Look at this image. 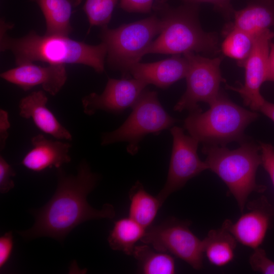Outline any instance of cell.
I'll list each match as a JSON object with an SVG mask.
<instances>
[{
    "label": "cell",
    "mask_w": 274,
    "mask_h": 274,
    "mask_svg": "<svg viewBox=\"0 0 274 274\" xmlns=\"http://www.w3.org/2000/svg\"><path fill=\"white\" fill-rule=\"evenodd\" d=\"M57 186L50 200L43 207L31 211L33 225L18 233L26 239L47 236L62 242L80 224L90 220L113 219L114 207L105 203L100 210L91 207L87 196L95 187L99 175L92 172L87 161H81L76 175H67L57 169Z\"/></svg>",
    "instance_id": "cell-1"
},
{
    "label": "cell",
    "mask_w": 274,
    "mask_h": 274,
    "mask_svg": "<svg viewBox=\"0 0 274 274\" xmlns=\"http://www.w3.org/2000/svg\"><path fill=\"white\" fill-rule=\"evenodd\" d=\"M7 27L3 23L1 50L11 51L17 65L40 61L54 65L84 64L93 68L98 73L105 71L107 49L103 42L91 45L73 40L68 36H42L34 30L21 38H14L7 35Z\"/></svg>",
    "instance_id": "cell-2"
},
{
    "label": "cell",
    "mask_w": 274,
    "mask_h": 274,
    "mask_svg": "<svg viewBox=\"0 0 274 274\" xmlns=\"http://www.w3.org/2000/svg\"><path fill=\"white\" fill-rule=\"evenodd\" d=\"M152 9L162 20L163 27L157 38L147 49L145 55L218 52L217 35L204 31L199 24L197 4L187 3L172 8L166 2L155 1Z\"/></svg>",
    "instance_id": "cell-3"
},
{
    "label": "cell",
    "mask_w": 274,
    "mask_h": 274,
    "mask_svg": "<svg viewBox=\"0 0 274 274\" xmlns=\"http://www.w3.org/2000/svg\"><path fill=\"white\" fill-rule=\"evenodd\" d=\"M209 106L204 112L201 109L189 112L184 124L190 135L203 145L226 146L232 142H243L246 128L259 116L222 92Z\"/></svg>",
    "instance_id": "cell-4"
},
{
    "label": "cell",
    "mask_w": 274,
    "mask_h": 274,
    "mask_svg": "<svg viewBox=\"0 0 274 274\" xmlns=\"http://www.w3.org/2000/svg\"><path fill=\"white\" fill-rule=\"evenodd\" d=\"M202 152L206 155L209 169L226 185L242 213L252 192L264 191V187L256 181L257 169L262 164L259 145L244 141L233 150L226 146L203 145Z\"/></svg>",
    "instance_id": "cell-5"
},
{
    "label": "cell",
    "mask_w": 274,
    "mask_h": 274,
    "mask_svg": "<svg viewBox=\"0 0 274 274\" xmlns=\"http://www.w3.org/2000/svg\"><path fill=\"white\" fill-rule=\"evenodd\" d=\"M163 27V22L156 13L116 28H109L108 25L101 27L100 38L107 46L109 66L120 71L124 77L129 75L131 67L140 62Z\"/></svg>",
    "instance_id": "cell-6"
},
{
    "label": "cell",
    "mask_w": 274,
    "mask_h": 274,
    "mask_svg": "<svg viewBox=\"0 0 274 274\" xmlns=\"http://www.w3.org/2000/svg\"><path fill=\"white\" fill-rule=\"evenodd\" d=\"M131 108V114L119 127L102 134L101 145L125 142L128 143V153L134 155L146 135L157 134L177 121L164 109L155 91L145 89Z\"/></svg>",
    "instance_id": "cell-7"
},
{
    "label": "cell",
    "mask_w": 274,
    "mask_h": 274,
    "mask_svg": "<svg viewBox=\"0 0 274 274\" xmlns=\"http://www.w3.org/2000/svg\"><path fill=\"white\" fill-rule=\"evenodd\" d=\"M190 222L175 218L148 228L141 240L156 250L169 253L195 269L202 268L203 241L190 229Z\"/></svg>",
    "instance_id": "cell-8"
},
{
    "label": "cell",
    "mask_w": 274,
    "mask_h": 274,
    "mask_svg": "<svg viewBox=\"0 0 274 274\" xmlns=\"http://www.w3.org/2000/svg\"><path fill=\"white\" fill-rule=\"evenodd\" d=\"M183 55L188 63L185 77L187 87L174 110L178 112H191L201 109L198 104L199 102L209 105L221 92L220 84L224 81L220 68L222 58H207L193 52Z\"/></svg>",
    "instance_id": "cell-9"
},
{
    "label": "cell",
    "mask_w": 274,
    "mask_h": 274,
    "mask_svg": "<svg viewBox=\"0 0 274 274\" xmlns=\"http://www.w3.org/2000/svg\"><path fill=\"white\" fill-rule=\"evenodd\" d=\"M173 148L167 179L157 196L163 203L173 193L183 188L191 179L209 169L206 162L197 154L199 143L184 133L178 126L170 128Z\"/></svg>",
    "instance_id": "cell-10"
},
{
    "label": "cell",
    "mask_w": 274,
    "mask_h": 274,
    "mask_svg": "<svg viewBox=\"0 0 274 274\" xmlns=\"http://www.w3.org/2000/svg\"><path fill=\"white\" fill-rule=\"evenodd\" d=\"M273 37L269 29L255 36L252 50L242 66L245 70L244 84L238 87L226 85L228 89L238 93L244 104L254 111H259L265 100L260 88L267 81L270 45Z\"/></svg>",
    "instance_id": "cell-11"
},
{
    "label": "cell",
    "mask_w": 274,
    "mask_h": 274,
    "mask_svg": "<svg viewBox=\"0 0 274 274\" xmlns=\"http://www.w3.org/2000/svg\"><path fill=\"white\" fill-rule=\"evenodd\" d=\"M148 84L135 79L109 78L104 91L100 94L93 92L82 99L84 113L89 116L97 111L118 114L132 106Z\"/></svg>",
    "instance_id": "cell-12"
},
{
    "label": "cell",
    "mask_w": 274,
    "mask_h": 274,
    "mask_svg": "<svg viewBox=\"0 0 274 274\" xmlns=\"http://www.w3.org/2000/svg\"><path fill=\"white\" fill-rule=\"evenodd\" d=\"M1 77L24 91L41 85L50 94L56 95L65 84L67 73L64 64L41 66L25 63L1 74Z\"/></svg>",
    "instance_id": "cell-13"
},
{
    "label": "cell",
    "mask_w": 274,
    "mask_h": 274,
    "mask_svg": "<svg viewBox=\"0 0 274 274\" xmlns=\"http://www.w3.org/2000/svg\"><path fill=\"white\" fill-rule=\"evenodd\" d=\"M263 198L249 203V211L234 223L227 219L224 222L237 242L255 249L262 244L267 232L271 214Z\"/></svg>",
    "instance_id": "cell-14"
},
{
    "label": "cell",
    "mask_w": 274,
    "mask_h": 274,
    "mask_svg": "<svg viewBox=\"0 0 274 274\" xmlns=\"http://www.w3.org/2000/svg\"><path fill=\"white\" fill-rule=\"evenodd\" d=\"M188 63L183 55H174L171 57L151 63L139 62L133 65L129 75L143 80L148 85L165 89L177 81L186 77Z\"/></svg>",
    "instance_id": "cell-15"
},
{
    "label": "cell",
    "mask_w": 274,
    "mask_h": 274,
    "mask_svg": "<svg viewBox=\"0 0 274 274\" xmlns=\"http://www.w3.org/2000/svg\"><path fill=\"white\" fill-rule=\"evenodd\" d=\"M48 100L43 91L32 92L20 100L19 115L23 118H31L39 129L57 140L72 141L70 132L47 107Z\"/></svg>",
    "instance_id": "cell-16"
},
{
    "label": "cell",
    "mask_w": 274,
    "mask_h": 274,
    "mask_svg": "<svg viewBox=\"0 0 274 274\" xmlns=\"http://www.w3.org/2000/svg\"><path fill=\"white\" fill-rule=\"evenodd\" d=\"M32 148L23 157L21 164L34 172H41L47 168L57 169L71 161L70 143L53 141L42 134L34 136L31 140Z\"/></svg>",
    "instance_id": "cell-17"
},
{
    "label": "cell",
    "mask_w": 274,
    "mask_h": 274,
    "mask_svg": "<svg viewBox=\"0 0 274 274\" xmlns=\"http://www.w3.org/2000/svg\"><path fill=\"white\" fill-rule=\"evenodd\" d=\"M230 28H236L255 36L274 28V0H252L243 9L234 11Z\"/></svg>",
    "instance_id": "cell-18"
},
{
    "label": "cell",
    "mask_w": 274,
    "mask_h": 274,
    "mask_svg": "<svg viewBox=\"0 0 274 274\" xmlns=\"http://www.w3.org/2000/svg\"><path fill=\"white\" fill-rule=\"evenodd\" d=\"M37 3L45 19V35L68 36L73 31L71 24L72 8L82 0H31Z\"/></svg>",
    "instance_id": "cell-19"
},
{
    "label": "cell",
    "mask_w": 274,
    "mask_h": 274,
    "mask_svg": "<svg viewBox=\"0 0 274 274\" xmlns=\"http://www.w3.org/2000/svg\"><path fill=\"white\" fill-rule=\"evenodd\" d=\"M202 241L203 253L211 264L222 267L233 259L237 241L224 222L220 228L209 231Z\"/></svg>",
    "instance_id": "cell-20"
},
{
    "label": "cell",
    "mask_w": 274,
    "mask_h": 274,
    "mask_svg": "<svg viewBox=\"0 0 274 274\" xmlns=\"http://www.w3.org/2000/svg\"><path fill=\"white\" fill-rule=\"evenodd\" d=\"M129 198V217L147 229L152 224L163 203L157 196L147 192L139 181L130 189Z\"/></svg>",
    "instance_id": "cell-21"
},
{
    "label": "cell",
    "mask_w": 274,
    "mask_h": 274,
    "mask_svg": "<svg viewBox=\"0 0 274 274\" xmlns=\"http://www.w3.org/2000/svg\"><path fill=\"white\" fill-rule=\"evenodd\" d=\"M146 230L145 228L129 217L120 219L115 221L109 233V246L113 250L122 251L131 256L135 244L142 239Z\"/></svg>",
    "instance_id": "cell-22"
},
{
    "label": "cell",
    "mask_w": 274,
    "mask_h": 274,
    "mask_svg": "<svg viewBox=\"0 0 274 274\" xmlns=\"http://www.w3.org/2000/svg\"><path fill=\"white\" fill-rule=\"evenodd\" d=\"M132 256L138 261L139 271L144 274H173L174 258L167 253L152 248L149 245L135 246Z\"/></svg>",
    "instance_id": "cell-23"
},
{
    "label": "cell",
    "mask_w": 274,
    "mask_h": 274,
    "mask_svg": "<svg viewBox=\"0 0 274 274\" xmlns=\"http://www.w3.org/2000/svg\"><path fill=\"white\" fill-rule=\"evenodd\" d=\"M255 37L240 29L230 28L222 43L221 51L242 67L252 50Z\"/></svg>",
    "instance_id": "cell-24"
},
{
    "label": "cell",
    "mask_w": 274,
    "mask_h": 274,
    "mask_svg": "<svg viewBox=\"0 0 274 274\" xmlns=\"http://www.w3.org/2000/svg\"><path fill=\"white\" fill-rule=\"evenodd\" d=\"M118 0H85L83 10L90 26L102 27L109 23Z\"/></svg>",
    "instance_id": "cell-25"
},
{
    "label": "cell",
    "mask_w": 274,
    "mask_h": 274,
    "mask_svg": "<svg viewBox=\"0 0 274 274\" xmlns=\"http://www.w3.org/2000/svg\"><path fill=\"white\" fill-rule=\"evenodd\" d=\"M252 269L264 274H274V262L269 259L265 251L259 247L254 249L249 258Z\"/></svg>",
    "instance_id": "cell-26"
},
{
    "label": "cell",
    "mask_w": 274,
    "mask_h": 274,
    "mask_svg": "<svg viewBox=\"0 0 274 274\" xmlns=\"http://www.w3.org/2000/svg\"><path fill=\"white\" fill-rule=\"evenodd\" d=\"M16 173L4 157L0 156V192L6 193L14 187L12 178Z\"/></svg>",
    "instance_id": "cell-27"
},
{
    "label": "cell",
    "mask_w": 274,
    "mask_h": 274,
    "mask_svg": "<svg viewBox=\"0 0 274 274\" xmlns=\"http://www.w3.org/2000/svg\"><path fill=\"white\" fill-rule=\"evenodd\" d=\"M262 165L268 174L274 186V147L268 143H259Z\"/></svg>",
    "instance_id": "cell-28"
},
{
    "label": "cell",
    "mask_w": 274,
    "mask_h": 274,
    "mask_svg": "<svg viewBox=\"0 0 274 274\" xmlns=\"http://www.w3.org/2000/svg\"><path fill=\"white\" fill-rule=\"evenodd\" d=\"M154 3V0H120V7L128 12L149 13Z\"/></svg>",
    "instance_id": "cell-29"
},
{
    "label": "cell",
    "mask_w": 274,
    "mask_h": 274,
    "mask_svg": "<svg viewBox=\"0 0 274 274\" xmlns=\"http://www.w3.org/2000/svg\"><path fill=\"white\" fill-rule=\"evenodd\" d=\"M12 231L6 232L0 237V268L6 264L11 256L13 247Z\"/></svg>",
    "instance_id": "cell-30"
},
{
    "label": "cell",
    "mask_w": 274,
    "mask_h": 274,
    "mask_svg": "<svg viewBox=\"0 0 274 274\" xmlns=\"http://www.w3.org/2000/svg\"><path fill=\"white\" fill-rule=\"evenodd\" d=\"M158 2H167L170 0H155ZM187 3H209L213 4L218 10L227 16L233 14L234 11L231 5V0H181Z\"/></svg>",
    "instance_id": "cell-31"
},
{
    "label": "cell",
    "mask_w": 274,
    "mask_h": 274,
    "mask_svg": "<svg viewBox=\"0 0 274 274\" xmlns=\"http://www.w3.org/2000/svg\"><path fill=\"white\" fill-rule=\"evenodd\" d=\"M8 112L0 109V150L3 151L6 146L8 138V129L10 127Z\"/></svg>",
    "instance_id": "cell-32"
},
{
    "label": "cell",
    "mask_w": 274,
    "mask_h": 274,
    "mask_svg": "<svg viewBox=\"0 0 274 274\" xmlns=\"http://www.w3.org/2000/svg\"><path fill=\"white\" fill-rule=\"evenodd\" d=\"M267 81L274 82V43H270L268 58Z\"/></svg>",
    "instance_id": "cell-33"
},
{
    "label": "cell",
    "mask_w": 274,
    "mask_h": 274,
    "mask_svg": "<svg viewBox=\"0 0 274 274\" xmlns=\"http://www.w3.org/2000/svg\"><path fill=\"white\" fill-rule=\"evenodd\" d=\"M259 111L274 122V104L265 100L260 107Z\"/></svg>",
    "instance_id": "cell-34"
}]
</instances>
